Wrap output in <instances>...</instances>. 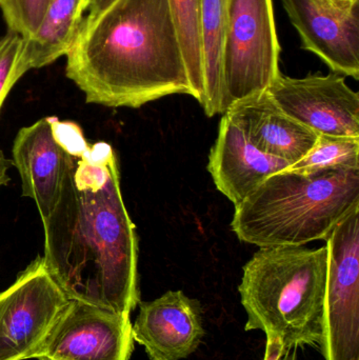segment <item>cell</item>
Here are the masks:
<instances>
[{"label":"cell","mask_w":359,"mask_h":360,"mask_svg":"<svg viewBox=\"0 0 359 360\" xmlns=\"http://www.w3.org/2000/svg\"><path fill=\"white\" fill-rule=\"evenodd\" d=\"M139 304L133 340L145 348L150 359L181 360L197 350L206 333L198 300L183 291H168Z\"/></svg>","instance_id":"7c38bea8"},{"label":"cell","mask_w":359,"mask_h":360,"mask_svg":"<svg viewBox=\"0 0 359 360\" xmlns=\"http://www.w3.org/2000/svg\"><path fill=\"white\" fill-rule=\"evenodd\" d=\"M328 279L322 338L325 360H359V205L327 238Z\"/></svg>","instance_id":"52a82bcc"},{"label":"cell","mask_w":359,"mask_h":360,"mask_svg":"<svg viewBox=\"0 0 359 360\" xmlns=\"http://www.w3.org/2000/svg\"><path fill=\"white\" fill-rule=\"evenodd\" d=\"M42 224V258L65 296L130 316L141 302L138 237L111 145L86 141L73 152Z\"/></svg>","instance_id":"6da1fadb"},{"label":"cell","mask_w":359,"mask_h":360,"mask_svg":"<svg viewBox=\"0 0 359 360\" xmlns=\"http://www.w3.org/2000/svg\"><path fill=\"white\" fill-rule=\"evenodd\" d=\"M273 0H230L223 54V114L263 94L280 75Z\"/></svg>","instance_id":"5b68a950"},{"label":"cell","mask_w":359,"mask_h":360,"mask_svg":"<svg viewBox=\"0 0 359 360\" xmlns=\"http://www.w3.org/2000/svg\"><path fill=\"white\" fill-rule=\"evenodd\" d=\"M226 113L263 153L291 165L309 153L318 134L285 113L269 93L234 103Z\"/></svg>","instance_id":"5bb4252c"},{"label":"cell","mask_w":359,"mask_h":360,"mask_svg":"<svg viewBox=\"0 0 359 360\" xmlns=\"http://www.w3.org/2000/svg\"><path fill=\"white\" fill-rule=\"evenodd\" d=\"M84 143L79 124L55 116L41 118L17 133L12 164L20 175L22 196L33 199L41 221L56 205L72 154Z\"/></svg>","instance_id":"ba28073f"},{"label":"cell","mask_w":359,"mask_h":360,"mask_svg":"<svg viewBox=\"0 0 359 360\" xmlns=\"http://www.w3.org/2000/svg\"><path fill=\"white\" fill-rule=\"evenodd\" d=\"M358 1L282 0L303 50L320 57L333 73L355 80L359 79Z\"/></svg>","instance_id":"8fae6325"},{"label":"cell","mask_w":359,"mask_h":360,"mask_svg":"<svg viewBox=\"0 0 359 360\" xmlns=\"http://www.w3.org/2000/svg\"><path fill=\"white\" fill-rule=\"evenodd\" d=\"M23 37L8 31L0 37V111L8 93L18 79L16 67L22 49Z\"/></svg>","instance_id":"ffe728a7"},{"label":"cell","mask_w":359,"mask_h":360,"mask_svg":"<svg viewBox=\"0 0 359 360\" xmlns=\"http://www.w3.org/2000/svg\"><path fill=\"white\" fill-rule=\"evenodd\" d=\"M328 248H259L242 269L238 292L246 331L263 332L282 350L320 346L328 279Z\"/></svg>","instance_id":"3957f363"},{"label":"cell","mask_w":359,"mask_h":360,"mask_svg":"<svg viewBox=\"0 0 359 360\" xmlns=\"http://www.w3.org/2000/svg\"><path fill=\"white\" fill-rule=\"evenodd\" d=\"M229 10L230 0H202L200 27L204 80L202 105L208 117L223 114V54Z\"/></svg>","instance_id":"2e32d148"},{"label":"cell","mask_w":359,"mask_h":360,"mask_svg":"<svg viewBox=\"0 0 359 360\" xmlns=\"http://www.w3.org/2000/svg\"><path fill=\"white\" fill-rule=\"evenodd\" d=\"M65 57V76L88 103L137 109L169 95L193 97L168 0H115L84 17Z\"/></svg>","instance_id":"7a4b0ae2"},{"label":"cell","mask_w":359,"mask_h":360,"mask_svg":"<svg viewBox=\"0 0 359 360\" xmlns=\"http://www.w3.org/2000/svg\"><path fill=\"white\" fill-rule=\"evenodd\" d=\"M115 0H90L88 8H86V15L84 18H93L100 14L107 6H111Z\"/></svg>","instance_id":"44dd1931"},{"label":"cell","mask_w":359,"mask_h":360,"mask_svg":"<svg viewBox=\"0 0 359 360\" xmlns=\"http://www.w3.org/2000/svg\"><path fill=\"white\" fill-rule=\"evenodd\" d=\"M337 1H358V0H337Z\"/></svg>","instance_id":"cb8c5ba5"},{"label":"cell","mask_w":359,"mask_h":360,"mask_svg":"<svg viewBox=\"0 0 359 360\" xmlns=\"http://www.w3.org/2000/svg\"><path fill=\"white\" fill-rule=\"evenodd\" d=\"M82 6H84V10L86 11V8H88L89 4H90V0H81Z\"/></svg>","instance_id":"603a6c76"},{"label":"cell","mask_w":359,"mask_h":360,"mask_svg":"<svg viewBox=\"0 0 359 360\" xmlns=\"http://www.w3.org/2000/svg\"><path fill=\"white\" fill-rule=\"evenodd\" d=\"M358 205L359 170H282L236 205L231 228L240 240L259 248L305 245L327 240Z\"/></svg>","instance_id":"277c9868"},{"label":"cell","mask_w":359,"mask_h":360,"mask_svg":"<svg viewBox=\"0 0 359 360\" xmlns=\"http://www.w3.org/2000/svg\"><path fill=\"white\" fill-rule=\"evenodd\" d=\"M187 67L193 97L202 105L204 97L200 8L202 0H168Z\"/></svg>","instance_id":"e0dca14e"},{"label":"cell","mask_w":359,"mask_h":360,"mask_svg":"<svg viewBox=\"0 0 359 360\" xmlns=\"http://www.w3.org/2000/svg\"><path fill=\"white\" fill-rule=\"evenodd\" d=\"M50 0H0L8 30L29 37L39 25Z\"/></svg>","instance_id":"d6986e66"},{"label":"cell","mask_w":359,"mask_h":360,"mask_svg":"<svg viewBox=\"0 0 359 360\" xmlns=\"http://www.w3.org/2000/svg\"><path fill=\"white\" fill-rule=\"evenodd\" d=\"M134 350L129 315L69 300L38 360H130Z\"/></svg>","instance_id":"9c48e42d"},{"label":"cell","mask_w":359,"mask_h":360,"mask_svg":"<svg viewBox=\"0 0 359 360\" xmlns=\"http://www.w3.org/2000/svg\"><path fill=\"white\" fill-rule=\"evenodd\" d=\"M291 164L257 149L240 127L223 114L218 136L209 155L208 170L217 190L234 207L242 203L268 177Z\"/></svg>","instance_id":"4fadbf2b"},{"label":"cell","mask_w":359,"mask_h":360,"mask_svg":"<svg viewBox=\"0 0 359 360\" xmlns=\"http://www.w3.org/2000/svg\"><path fill=\"white\" fill-rule=\"evenodd\" d=\"M84 12L81 0H50L37 29L23 38L17 79L65 56L75 41Z\"/></svg>","instance_id":"9a60e30c"},{"label":"cell","mask_w":359,"mask_h":360,"mask_svg":"<svg viewBox=\"0 0 359 360\" xmlns=\"http://www.w3.org/2000/svg\"><path fill=\"white\" fill-rule=\"evenodd\" d=\"M341 169L359 170V139L318 135L309 153L286 170L310 174Z\"/></svg>","instance_id":"ac0fdd59"},{"label":"cell","mask_w":359,"mask_h":360,"mask_svg":"<svg viewBox=\"0 0 359 360\" xmlns=\"http://www.w3.org/2000/svg\"><path fill=\"white\" fill-rule=\"evenodd\" d=\"M268 93L285 113L316 134L359 139V95L345 76L280 73Z\"/></svg>","instance_id":"30bf717a"},{"label":"cell","mask_w":359,"mask_h":360,"mask_svg":"<svg viewBox=\"0 0 359 360\" xmlns=\"http://www.w3.org/2000/svg\"><path fill=\"white\" fill-rule=\"evenodd\" d=\"M42 256L0 292V360L35 359L69 302Z\"/></svg>","instance_id":"8992f818"},{"label":"cell","mask_w":359,"mask_h":360,"mask_svg":"<svg viewBox=\"0 0 359 360\" xmlns=\"http://www.w3.org/2000/svg\"><path fill=\"white\" fill-rule=\"evenodd\" d=\"M12 165V162L4 156V152L0 151V188L2 186H6L10 182L11 179L8 176V171Z\"/></svg>","instance_id":"7402d4cb"}]
</instances>
